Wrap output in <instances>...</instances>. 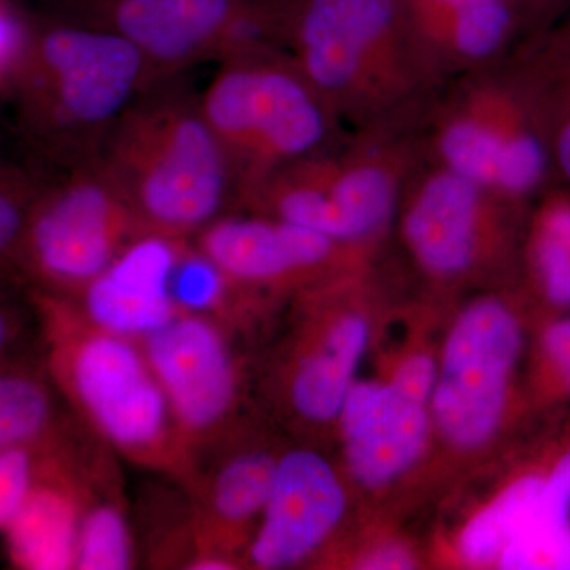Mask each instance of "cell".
Returning a JSON list of instances; mask_svg holds the SVG:
<instances>
[{
  "label": "cell",
  "mask_w": 570,
  "mask_h": 570,
  "mask_svg": "<svg viewBox=\"0 0 570 570\" xmlns=\"http://www.w3.org/2000/svg\"><path fill=\"white\" fill-rule=\"evenodd\" d=\"M160 80L118 33L31 11L28 41L7 92L26 164L43 176L97 159L126 108Z\"/></svg>",
  "instance_id": "cell-1"
},
{
  "label": "cell",
  "mask_w": 570,
  "mask_h": 570,
  "mask_svg": "<svg viewBox=\"0 0 570 570\" xmlns=\"http://www.w3.org/2000/svg\"><path fill=\"white\" fill-rule=\"evenodd\" d=\"M283 47L348 132L417 134L448 85L400 0H288Z\"/></svg>",
  "instance_id": "cell-2"
},
{
  "label": "cell",
  "mask_w": 570,
  "mask_h": 570,
  "mask_svg": "<svg viewBox=\"0 0 570 570\" xmlns=\"http://www.w3.org/2000/svg\"><path fill=\"white\" fill-rule=\"evenodd\" d=\"M97 159L148 232L193 239L238 206L227 154L184 75L145 89Z\"/></svg>",
  "instance_id": "cell-3"
},
{
  "label": "cell",
  "mask_w": 570,
  "mask_h": 570,
  "mask_svg": "<svg viewBox=\"0 0 570 570\" xmlns=\"http://www.w3.org/2000/svg\"><path fill=\"white\" fill-rule=\"evenodd\" d=\"M52 384L127 459L193 478V450L140 341L92 325L67 296L29 288Z\"/></svg>",
  "instance_id": "cell-4"
},
{
  "label": "cell",
  "mask_w": 570,
  "mask_h": 570,
  "mask_svg": "<svg viewBox=\"0 0 570 570\" xmlns=\"http://www.w3.org/2000/svg\"><path fill=\"white\" fill-rule=\"evenodd\" d=\"M200 100L234 170L238 205L268 176L348 134L279 47L253 48L217 63Z\"/></svg>",
  "instance_id": "cell-5"
},
{
  "label": "cell",
  "mask_w": 570,
  "mask_h": 570,
  "mask_svg": "<svg viewBox=\"0 0 570 570\" xmlns=\"http://www.w3.org/2000/svg\"><path fill=\"white\" fill-rule=\"evenodd\" d=\"M420 157L417 134L348 132L258 183L239 206L365 250L395 224Z\"/></svg>",
  "instance_id": "cell-6"
},
{
  "label": "cell",
  "mask_w": 570,
  "mask_h": 570,
  "mask_svg": "<svg viewBox=\"0 0 570 570\" xmlns=\"http://www.w3.org/2000/svg\"><path fill=\"white\" fill-rule=\"evenodd\" d=\"M417 138L430 163L519 204L531 205L558 183L508 61L450 80L431 104Z\"/></svg>",
  "instance_id": "cell-7"
},
{
  "label": "cell",
  "mask_w": 570,
  "mask_h": 570,
  "mask_svg": "<svg viewBox=\"0 0 570 570\" xmlns=\"http://www.w3.org/2000/svg\"><path fill=\"white\" fill-rule=\"evenodd\" d=\"M48 9L118 33L157 78L284 43L288 0H47ZM284 50V48H283Z\"/></svg>",
  "instance_id": "cell-8"
},
{
  "label": "cell",
  "mask_w": 570,
  "mask_h": 570,
  "mask_svg": "<svg viewBox=\"0 0 570 570\" xmlns=\"http://www.w3.org/2000/svg\"><path fill=\"white\" fill-rule=\"evenodd\" d=\"M148 232L99 163L45 176L22 239L18 277L32 291L75 296Z\"/></svg>",
  "instance_id": "cell-9"
},
{
  "label": "cell",
  "mask_w": 570,
  "mask_h": 570,
  "mask_svg": "<svg viewBox=\"0 0 570 570\" xmlns=\"http://www.w3.org/2000/svg\"><path fill=\"white\" fill-rule=\"evenodd\" d=\"M531 205L510 200L420 157L395 223L415 265L439 283H459L519 257Z\"/></svg>",
  "instance_id": "cell-10"
},
{
  "label": "cell",
  "mask_w": 570,
  "mask_h": 570,
  "mask_svg": "<svg viewBox=\"0 0 570 570\" xmlns=\"http://www.w3.org/2000/svg\"><path fill=\"white\" fill-rule=\"evenodd\" d=\"M524 348V317L510 299L485 296L461 311L430 403L431 420L453 448L479 449L498 433Z\"/></svg>",
  "instance_id": "cell-11"
},
{
  "label": "cell",
  "mask_w": 570,
  "mask_h": 570,
  "mask_svg": "<svg viewBox=\"0 0 570 570\" xmlns=\"http://www.w3.org/2000/svg\"><path fill=\"white\" fill-rule=\"evenodd\" d=\"M216 317L178 314L140 341L190 450L216 438L234 411L238 370Z\"/></svg>",
  "instance_id": "cell-12"
},
{
  "label": "cell",
  "mask_w": 570,
  "mask_h": 570,
  "mask_svg": "<svg viewBox=\"0 0 570 570\" xmlns=\"http://www.w3.org/2000/svg\"><path fill=\"white\" fill-rule=\"evenodd\" d=\"M193 242L246 291L333 277L363 253L302 225L250 212L224 214Z\"/></svg>",
  "instance_id": "cell-13"
},
{
  "label": "cell",
  "mask_w": 570,
  "mask_h": 570,
  "mask_svg": "<svg viewBox=\"0 0 570 570\" xmlns=\"http://www.w3.org/2000/svg\"><path fill=\"white\" fill-rule=\"evenodd\" d=\"M346 504L343 482L324 455L311 449L284 453L247 549L250 564L277 570L306 561L336 530Z\"/></svg>",
  "instance_id": "cell-14"
},
{
  "label": "cell",
  "mask_w": 570,
  "mask_h": 570,
  "mask_svg": "<svg viewBox=\"0 0 570 570\" xmlns=\"http://www.w3.org/2000/svg\"><path fill=\"white\" fill-rule=\"evenodd\" d=\"M184 239L142 232L105 272L67 298L105 332L145 340L181 314L171 298L170 275Z\"/></svg>",
  "instance_id": "cell-15"
},
{
  "label": "cell",
  "mask_w": 570,
  "mask_h": 570,
  "mask_svg": "<svg viewBox=\"0 0 570 570\" xmlns=\"http://www.w3.org/2000/svg\"><path fill=\"white\" fill-rule=\"evenodd\" d=\"M336 422L352 479L377 490L419 463L433 420L430 407L404 396L390 382H356Z\"/></svg>",
  "instance_id": "cell-16"
},
{
  "label": "cell",
  "mask_w": 570,
  "mask_h": 570,
  "mask_svg": "<svg viewBox=\"0 0 570 570\" xmlns=\"http://www.w3.org/2000/svg\"><path fill=\"white\" fill-rule=\"evenodd\" d=\"M426 62L444 81L508 61L524 39L515 0H400Z\"/></svg>",
  "instance_id": "cell-17"
},
{
  "label": "cell",
  "mask_w": 570,
  "mask_h": 570,
  "mask_svg": "<svg viewBox=\"0 0 570 570\" xmlns=\"http://www.w3.org/2000/svg\"><path fill=\"white\" fill-rule=\"evenodd\" d=\"M70 452L39 455V471L20 512L3 530L22 569H75L78 527L88 497Z\"/></svg>",
  "instance_id": "cell-18"
},
{
  "label": "cell",
  "mask_w": 570,
  "mask_h": 570,
  "mask_svg": "<svg viewBox=\"0 0 570 570\" xmlns=\"http://www.w3.org/2000/svg\"><path fill=\"white\" fill-rule=\"evenodd\" d=\"M508 66L538 121L558 183L570 186V10L521 40Z\"/></svg>",
  "instance_id": "cell-19"
},
{
  "label": "cell",
  "mask_w": 570,
  "mask_h": 570,
  "mask_svg": "<svg viewBox=\"0 0 570 570\" xmlns=\"http://www.w3.org/2000/svg\"><path fill=\"white\" fill-rule=\"evenodd\" d=\"M367 343L370 325L363 314L347 311L333 318L292 371L288 400L299 419L309 423L336 422L356 384L355 373Z\"/></svg>",
  "instance_id": "cell-20"
},
{
  "label": "cell",
  "mask_w": 570,
  "mask_h": 570,
  "mask_svg": "<svg viewBox=\"0 0 570 570\" xmlns=\"http://www.w3.org/2000/svg\"><path fill=\"white\" fill-rule=\"evenodd\" d=\"M276 456L266 450H242L214 464L202 487L198 550L187 568L208 560L230 561L220 547L235 532L261 519L275 483Z\"/></svg>",
  "instance_id": "cell-21"
},
{
  "label": "cell",
  "mask_w": 570,
  "mask_h": 570,
  "mask_svg": "<svg viewBox=\"0 0 570 570\" xmlns=\"http://www.w3.org/2000/svg\"><path fill=\"white\" fill-rule=\"evenodd\" d=\"M56 392L45 365L21 355L0 363V453L67 445Z\"/></svg>",
  "instance_id": "cell-22"
},
{
  "label": "cell",
  "mask_w": 570,
  "mask_h": 570,
  "mask_svg": "<svg viewBox=\"0 0 570 570\" xmlns=\"http://www.w3.org/2000/svg\"><path fill=\"white\" fill-rule=\"evenodd\" d=\"M520 261L550 314L570 313V186L554 183L528 209Z\"/></svg>",
  "instance_id": "cell-23"
},
{
  "label": "cell",
  "mask_w": 570,
  "mask_h": 570,
  "mask_svg": "<svg viewBox=\"0 0 570 570\" xmlns=\"http://www.w3.org/2000/svg\"><path fill=\"white\" fill-rule=\"evenodd\" d=\"M546 498V472H532L509 483L498 497L468 521L456 551L469 566L497 568L499 558L538 515Z\"/></svg>",
  "instance_id": "cell-24"
},
{
  "label": "cell",
  "mask_w": 570,
  "mask_h": 570,
  "mask_svg": "<svg viewBox=\"0 0 570 570\" xmlns=\"http://www.w3.org/2000/svg\"><path fill=\"white\" fill-rule=\"evenodd\" d=\"M134 562V535L124 510L110 499H85L78 527L75 569L127 570L132 568Z\"/></svg>",
  "instance_id": "cell-25"
},
{
  "label": "cell",
  "mask_w": 570,
  "mask_h": 570,
  "mask_svg": "<svg viewBox=\"0 0 570 570\" xmlns=\"http://www.w3.org/2000/svg\"><path fill=\"white\" fill-rule=\"evenodd\" d=\"M245 291L193 239H184L170 275V294L179 313L217 318L232 298Z\"/></svg>",
  "instance_id": "cell-26"
},
{
  "label": "cell",
  "mask_w": 570,
  "mask_h": 570,
  "mask_svg": "<svg viewBox=\"0 0 570 570\" xmlns=\"http://www.w3.org/2000/svg\"><path fill=\"white\" fill-rule=\"evenodd\" d=\"M43 178L28 164L0 157V277H18L22 239Z\"/></svg>",
  "instance_id": "cell-27"
},
{
  "label": "cell",
  "mask_w": 570,
  "mask_h": 570,
  "mask_svg": "<svg viewBox=\"0 0 570 570\" xmlns=\"http://www.w3.org/2000/svg\"><path fill=\"white\" fill-rule=\"evenodd\" d=\"M535 379L546 400L570 404V313L543 318L535 340Z\"/></svg>",
  "instance_id": "cell-28"
},
{
  "label": "cell",
  "mask_w": 570,
  "mask_h": 570,
  "mask_svg": "<svg viewBox=\"0 0 570 570\" xmlns=\"http://www.w3.org/2000/svg\"><path fill=\"white\" fill-rule=\"evenodd\" d=\"M39 471V453L13 450L0 453V531L9 527L31 493Z\"/></svg>",
  "instance_id": "cell-29"
},
{
  "label": "cell",
  "mask_w": 570,
  "mask_h": 570,
  "mask_svg": "<svg viewBox=\"0 0 570 570\" xmlns=\"http://www.w3.org/2000/svg\"><path fill=\"white\" fill-rule=\"evenodd\" d=\"M31 24V11L17 0H0V97L9 92L14 71L24 52Z\"/></svg>",
  "instance_id": "cell-30"
},
{
  "label": "cell",
  "mask_w": 570,
  "mask_h": 570,
  "mask_svg": "<svg viewBox=\"0 0 570 570\" xmlns=\"http://www.w3.org/2000/svg\"><path fill=\"white\" fill-rule=\"evenodd\" d=\"M439 363L428 354L409 355L396 366L390 384L404 396L430 407L436 390Z\"/></svg>",
  "instance_id": "cell-31"
},
{
  "label": "cell",
  "mask_w": 570,
  "mask_h": 570,
  "mask_svg": "<svg viewBox=\"0 0 570 570\" xmlns=\"http://www.w3.org/2000/svg\"><path fill=\"white\" fill-rule=\"evenodd\" d=\"M18 277H0V363L20 355L22 340L28 330V313L11 292Z\"/></svg>",
  "instance_id": "cell-32"
},
{
  "label": "cell",
  "mask_w": 570,
  "mask_h": 570,
  "mask_svg": "<svg viewBox=\"0 0 570 570\" xmlns=\"http://www.w3.org/2000/svg\"><path fill=\"white\" fill-rule=\"evenodd\" d=\"M524 39L542 31L570 10V0H515Z\"/></svg>",
  "instance_id": "cell-33"
},
{
  "label": "cell",
  "mask_w": 570,
  "mask_h": 570,
  "mask_svg": "<svg viewBox=\"0 0 570 570\" xmlns=\"http://www.w3.org/2000/svg\"><path fill=\"white\" fill-rule=\"evenodd\" d=\"M366 570H406L415 568V558L406 546L400 542L379 543L367 551L358 562Z\"/></svg>",
  "instance_id": "cell-34"
}]
</instances>
